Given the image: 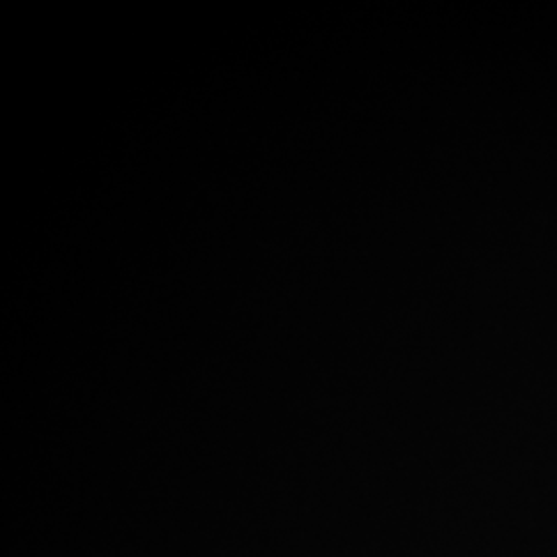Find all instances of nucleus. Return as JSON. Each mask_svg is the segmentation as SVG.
I'll list each match as a JSON object with an SVG mask.
<instances>
[]
</instances>
